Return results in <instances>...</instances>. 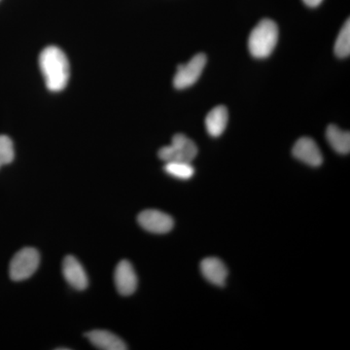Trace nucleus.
Masks as SVG:
<instances>
[{
	"label": "nucleus",
	"mask_w": 350,
	"mask_h": 350,
	"mask_svg": "<svg viewBox=\"0 0 350 350\" xmlns=\"http://www.w3.org/2000/svg\"><path fill=\"white\" fill-rule=\"evenodd\" d=\"M39 66L49 91L59 92L66 87L70 68L68 57L59 48L46 47L39 57Z\"/></svg>",
	"instance_id": "nucleus-1"
},
{
	"label": "nucleus",
	"mask_w": 350,
	"mask_h": 350,
	"mask_svg": "<svg viewBox=\"0 0 350 350\" xmlns=\"http://www.w3.org/2000/svg\"><path fill=\"white\" fill-rule=\"evenodd\" d=\"M278 40V25L273 20L264 19L258 23L248 39L250 54L257 59L271 56Z\"/></svg>",
	"instance_id": "nucleus-2"
},
{
	"label": "nucleus",
	"mask_w": 350,
	"mask_h": 350,
	"mask_svg": "<svg viewBox=\"0 0 350 350\" xmlns=\"http://www.w3.org/2000/svg\"><path fill=\"white\" fill-rule=\"evenodd\" d=\"M197 145L183 133H177L172 139V144L159 150V158L165 163H192L198 155Z\"/></svg>",
	"instance_id": "nucleus-3"
},
{
	"label": "nucleus",
	"mask_w": 350,
	"mask_h": 350,
	"mask_svg": "<svg viewBox=\"0 0 350 350\" xmlns=\"http://www.w3.org/2000/svg\"><path fill=\"white\" fill-rule=\"evenodd\" d=\"M40 262V255L36 248L25 247L11 260L9 275L14 282H22L31 278Z\"/></svg>",
	"instance_id": "nucleus-4"
},
{
	"label": "nucleus",
	"mask_w": 350,
	"mask_h": 350,
	"mask_svg": "<svg viewBox=\"0 0 350 350\" xmlns=\"http://www.w3.org/2000/svg\"><path fill=\"white\" fill-rule=\"evenodd\" d=\"M207 57L204 54H197L186 64L177 66L174 85L176 89L183 90L193 86L199 80L206 68Z\"/></svg>",
	"instance_id": "nucleus-5"
},
{
	"label": "nucleus",
	"mask_w": 350,
	"mask_h": 350,
	"mask_svg": "<svg viewBox=\"0 0 350 350\" xmlns=\"http://www.w3.org/2000/svg\"><path fill=\"white\" fill-rule=\"evenodd\" d=\"M138 224L145 231L153 234H167L172 231L174 221L169 214L155 209H147L139 213L137 217Z\"/></svg>",
	"instance_id": "nucleus-6"
},
{
	"label": "nucleus",
	"mask_w": 350,
	"mask_h": 350,
	"mask_svg": "<svg viewBox=\"0 0 350 350\" xmlns=\"http://www.w3.org/2000/svg\"><path fill=\"white\" fill-rule=\"evenodd\" d=\"M292 153L295 158L310 167H319L323 163V156L319 145L310 137H301L297 140Z\"/></svg>",
	"instance_id": "nucleus-7"
},
{
	"label": "nucleus",
	"mask_w": 350,
	"mask_h": 350,
	"mask_svg": "<svg viewBox=\"0 0 350 350\" xmlns=\"http://www.w3.org/2000/svg\"><path fill=\"white\" fill-rule=\"evenodd\" d=\"M115 285L122 296H131L137 287V276L133 265L123 260L117 265L114 273Z\"/></svg>",
	"instance_id": "nucleus-8"
},
{
	"label": "nucleus",
	"mask_w": 350,
	"mask_h": 350,
	"mask_svg": "<svg viewBox=\"0 0 350 350\" xmlns=\"http://www.w3.org/2000/svg\"><path fill=\"white\" fill-rule=\"evenodd\" d=\"M63 273L64 280L68 284L78 291H83L89 285L86 271L75 256L68 255L64 259Z\"/></svg>",
	"instance_id": "nucleus-9"
},
{
	"label": "nucleus",
	"mask_w": 350,
	"mask_h": 350,
	"mask_svg": "<svg viewBox=\"0 0 350 350\" xmlns=\"http://www.w3.org/2000/svg\"><path fill=\"white\" fill-rule=\"evenodd\" d=\"M200 271L204 278L216 286H224L228 278L227 267L217 258H206L200 262Z\"/></svg>",
	"instance_id": "nucleus-10"
},
{
	"label": "nucleus",
	"mask_w": 350,
	"mask_h": 350,
	"mask_svg": "<svg viewBox=\"0 0 350 350\" xmlns=\"http://www.w3.org/2000/svg\"><path fill=\"white\" fill-rule=\"evenodd\" d=\"M86 338L94 347L103 350H126L128 347L121 338L111 332L94 330L87 333Z\"/></svg>",
	"instance_id": "nucleus-11"
},
{
	"label": "nucleus",
	"mask_w": 350,
	"mask_h": 350,
	"mask_svg": "<svg viewBox=\"0 0 350 350\" xmlns=\"http://www.w3.org/2000/svg\"><path fill=\"white\" fill-rule=\"evenodd\" d=\"M229 120L228 109L223 105H219L207 114L206 128L211 137H218L224 133Z\"/></svg>",
	"instance_id": "nucleus-12"
},
{
	"label": "nucleus",
	"mask_w": 350,
	"mask_h": 350,
	"mask_svg": "<svg viewBox=\"0 0 350 350\" xmlns=\"http://www.w3.org/2000/svg\"><path fill=\"white\" fill-rule=\"evenodd\" d=\"M326 137L332 148L337 153L347 155L350 151L349 131L340 130L338 126L330 125L326 130Z\"/></svg>",
	"instance_id": "nucleus-13"
},
{
	"label": "nucleus",
	"mask_w": 350,
	"mask_h": 350,
	"mask_svg": "<svg viewBox=\"0 0 350 350\" xmlns=\"http://www.w3.org/2000/svg\"><path fill=\"white\" fill-rule=\"evenodd\" d=\"M163 170L170 176L181 179V180H188V179L192 178L193 175L195 174V169L190 163H165Z\"/></svg>",
	"instance_id": "nucleus-14"
},
{
	"label": "nucleus",
	"mask_w": 350,
	"mask_h": 350,
	"mask_svg": "<svg viewBox=\"0 0 350 350\" xmlns=\"http://www.w3.org/2000/svg\"><path fill=\"white\" fill-rule=\"evenodd\" d=\"M335 54L338 57H347L350 54V21L345 22L335 43Z\"/></svg>",
	"instance_id": "nucleus-15"
},
{
	"label": "nucleus",
	"mask_w": 350,
	"mask_h": 350,
	"mask_svg": "<svg viewBox=\"0 0 350 350\" xmlns=\"http://www.w3.org/2000/svg\"><path fill=\"white\" fill-rule=\"evenodd\" d=\"M15 158V151L12 140L7 135H0V167L12 163Z\"/></svg>",
	"instance_id": "nucleus-16"
},
{
	"label": "nucleus",
	"mask_w": 350,
	"mask_h": 350,
	"mask_svg": "<svg viewBox=\"0 0 350 350\" xmlns=\"http://www.w3.org/2000/svg\"><path fill=\"white\" fill-rule=\"evenodd\" d=\"M303 1L305 2L306 5L314 8V7L320 5L323 0H303Z\"/></svg>",
	"instance_id": "nucleus-17"
}]
</instances>
